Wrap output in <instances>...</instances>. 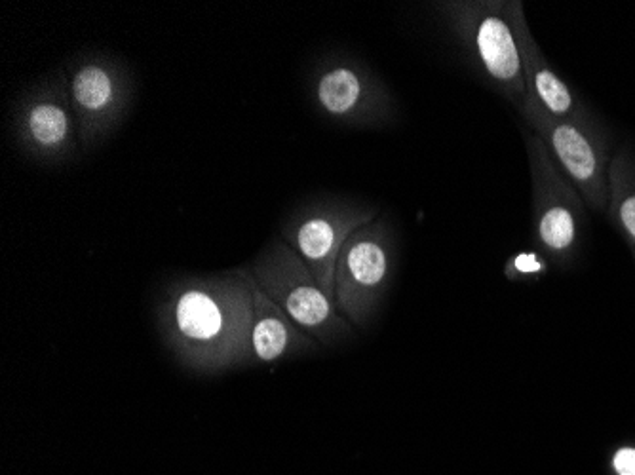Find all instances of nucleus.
<instances>
[{
	"label": "nucleus",
	"mask_w": 635,
	"mask_h": 475,
	"mask_svg": "<svg viewBox=\"0 0 635 475\" xmlns=\"http://www.w3.org/2000/svg\"><path fill=\"white\" fill-rule=\"evenodd\" d=\"M447 25L485 82L518 107L527 95L520 50L504 0H462L440 4Z\"/></svg>",
	"instance_id": "nucleus-1"
},
{
	"label": "nucleus",
	"mask_w": 635,
	"mask_h": 475,
	"mask_svg": "<svg viewBox=\"0 0 635 475\" xmlns=\"http://www.w3.org/2000/svg\"><path fill=\"white\" fill-rule=\"evenodd\" d=\"M525 128L544 143L559 170L573 183L584 204L597 213L607 211L611 143L603 128H582L548 113L531 95L516 107Z\"/></svg>",
	"instance_id": "nucleus-2"
},
{
	"label": "nucleus",
	"mask_w": 635,
	"mask_h": 475,
	"mask_svg": "<svg viewBox=\"0 0 635 475\" xmlns=\"http://www.w3.org/2000/svg\"><path fill=\"white\" fill-rule=\"evenodd\" d=\"M523 143L531 175L535 244L548 261L567 265L575 259L580 247L586 204L535 133L523 128Z\"/></svg>",
	"instance_id": "nucleus-3"
},
{
	"label": "nucleus",
	"mask_w": 635,
	"mask_h": 475,
	"mask_svg": "<svg viewBox=\"0 0 635 475\" xmlns=\"http://www.w3.org/2000/svg\"><path fill=\"white\" fill-rule=\"evenodd\" d=\"M253 306L240 289H185L172 304V327L177 342L193 354H206L208 363H223L250 344Z\"/></svg>",
	"instance_id": "nucleus-4"
},
{
	"label": "nucleus",
	"mask_w": 635,
	"mask_h": 475,
	"mask_svg": "<svg viewBox=\"0 0 635 475\" xmlns=\"http://www.w3.org/2000/svg\"><path fill=\"white\" fill-rule=\"evenodd\" d=\"M390 278V247L381 228L360 230L348 238L335 266L333 301L352 325H366L385 297Z\"/></svg>",
	"instance_id": "nucleus-5"
},
{
	"label": "nucleus",
	"mask_w": 635,
	"mask_h": 475,
	"mask_svg": "<svg viewBox=\"0 0 635 475\" xmlns=\"http://www.w3.org/2000/svg\"><path fill=\"white\" fill-rule=\"evenodd\" d=\"M270 265L263 270L267 293L303 333L324 344L345 341L352 335L350 323L301 259L282 255Z\"/></svg>",
	"instance_id": "nucleus-6"
},
{
	"label": "nucleus",
	"mask_w": 635,
	"mask_h": 475,
	"mask_svg": "<svg viewBox=\"0 0 635 475\" xmlns=\"http://www.w3.org/2000/svg\"><path fill=\"white\" fill-rule=\"evenodd\" d=\"M508 19L520 50L521 71L527 94L535 97L548 113L558 118L575 122L582 128H601L588 105L567 86V82L556 73V69L540 50L531 33L523 2H508Z\"/></svg>",
	"instance_id": "nucleus-7"
},
{
	"label": "nucleus",
	"mask_w": 635,
	"mask_h": 475,
	"mask_svg": "<svg viewBox=\"0 0 635 475\" xmlns=\"http://www.w3.org/2000/svg\"><path fill=\"white\" fill-rule=\"evenodd\" d=\"M364 209H329L307 217L295 232V247L318 284L333 299L335 266L352 232L369 221Z\"/></svg>",
	"instance_id": "nucleus-8"
},
{
	"label": "nucleus",
	"mask_w": 635,
	"mask_h": 475,
	"mask_svg": "<svg viewBox=\"0 0 635 475\" xmlns=\"http://www.w3.org/2000/svg\"><path fill=\"white\" fill-rule=\"evenodd\" d=\"M250 348L257 360L272 363L291 354H305L314 348V342L301 333L278 304L272 303L265 293L255 291Z\"/></svg>",
	"instance_id": "nucleus-9"
},
{
	"label": "nucleus",
	"mask_w": 635,
	"mask_h": 475,
	"mask_svg": "<svg viewBox=\"0 0 635 475\" xmlns=\"http://www.w3.org/2000/svg\"><path fill=\"white\" fill-rule=\"evenodd\" d=\"M316 97L326 113L339 118L379 113L383 101L369 95L366 78L347 65L331 67L318 78Z\"/></svg>",
	"instance_id": "nucleus-10"
},
{
	"label": "nucleus",
	"mask_w": 635,
	"mask_h": 475,
	"mask_svg": "<svg viewBox=\"0 0 635 475\" xmlns=\"http://www.w3.org/2000/svg\"><path fill=\"white\" fill-rule=\"evenodd\" d=\"M607 217L635 249V151L630 147L616 152L609 168Z\"/></svg>",
	"instance_id": "nucleus-11"
},
{
	"label": "nucleus",
	"mask_w": 635,
	"mask_h": 475,
	"mask_svg": "<svg viewBox=\"0 0 635 475\" xmlns=\"http://www.w3.org/2000/svg\"><path fill=\"white\" fill-rule=\"evenodd\" d=\"M73 94L84 109L99 111L111 101L113 84L103 69L86 67L73 80Z\"/></svg>",
	"instance_id": "nucleus-12"
},
{
	"label": "nucleus",
	"mask_w": 635,
	"mask_h": 475,
	"mask_svg": "<svg viewBox=\"0 0 635 475\" xmlns=\"http://www.w3.org/2000/svg\"><path fill=\"white\" fill-rule=\"evenodd\" d=\"M67 116L56 105H39L29 116V130L40 145L54 147L67 135Z\"/></svg>",
	"instance_id": "nucleus-13"
},
{
	"label": "nucleus",
	"mask_w": 635,
	"mask_h": 475,
	"mask_svg": "<svg viewBox=\"0 0 635 475\" xmlns=\"http://www.w3.org/2000/svg\"><path fill=\"white\" fill-rule=\"evenodd\" d=\"M550 261L539 249L518 251L508 257L504 265V276L508 282H539L548 274Z\"/></svg>",
	"instance_id": "nucleus-14"
},
{
	"label": "nucleus",
	"mask_w": 635,
	"mask_h": 475,
	"mask_svg": "<svg viewBox=\"0 0 635 475\" xmlns=\"http://www.w3.org/2000/svg\"><path fill=\"white\" fill-rule=\"evenodd\" d=\"M616 475H635V447H622L613 456Z\"/></svg>",
	"instance_id": "nucleus-15"
},
{
	"label": "nucleus",
	"mask_w": 635,
	"mask_h": 475,
	"mask_svg": "<svg viewBox=\"0 0 635 475\" xmlns=\"http://www.w3.org/2000/svg\"><path fill=\"white\" fill-rule=\"evenodd\" d=\"M634 251H635V249H634Z\"/></svg>",
	"instance_id": "nucleus-16"
}]
</instances>
